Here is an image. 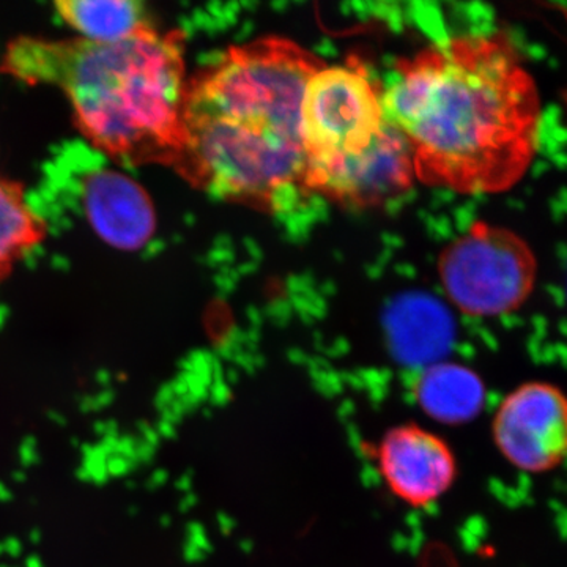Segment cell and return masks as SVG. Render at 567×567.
<instances>
[{
  "instance_id": "cell-1",
  "label": "cell",
  "mask_w": 567,
  "mask_h": 567,
  "mask_svg": "<svg viewBox=\"0 0 567 567\" xmlns=\"http://www.w3.org/2000/svg\"><path fill=\"white\" fill-rule=\"evenodd\" d=\"M383 111L412 148L417 181L462 194L516 186L543 128L535 78L503 33L454 37L399 62Z\"/></svg>"
},
{
  "instance_id": "cell-2",
  "label": "cell",
  "mask_w": 567,
  "mask_h": 567,
  "mask_svg": "<svg viewBox=\"0 0 567 567\" xmlns=\"http://www.w3.org/2000/svg\"><path fill=\"white\" fill-rule=\"evenodd\" d=\"M323 65L276 37L230 48L188 80L175 166L197 188L257 210L306 196L301 103Z\"/></svg>"
},
{
  "instance_id": "cell-3",
  "label": "cell",
  "mask_w": 567,
  "mask_h": 567,
  "mask_svg": "<svg viewBox=\"0 0 567 567\" xmlns=\"http://www.w3.org/2000/svg\"><path fill=\"white\" fill-rule=\"evenodd\" d=\"M3 70L61 89L84 136L115 158L177 163L188 87L177 32L148 25L114 43L21 39Z\"/></svg>"
},
{
  "instance_id": "cell-4",
  "label": "cell",
  "mask_w": 567,
  "mask_h": 567,
  "mask_svg": "<svg viewBox=\"0 0 567 567\" xmlns=\"http://www.w3.org/2000/svg\"><path fill=\"white\" fill-rule=\"evenodd\" d=\"M388 126L383 92L363 62L317 70L301 103L306 193L315 178L371 151Z\"/></svg>"
},
{
  "instance_id": "cell-5",
  "label": "cell",
  "mask_w": 567,
  "mask_h": 567,
  "mask_svg": "<svg viewBox=\"0 0 567 567\" xmlns=\"http://www.w3.org/2000/svg\"><path fill=\"white\" fill-rule=\"evenodd\" d=\"M446 297L470 317L517 311L535 289L537 260L527 241L506 227L477 221L440 256Z\"/></svg>"
},
{
  "instance_id": "cell-6",
  "label": "cell",
  "mask_w": 567,
  "mask_h": 567,
  "mask_svg": "<svg viewBox=\"0 0 567 567\" xmlns=\"http://www.w3.org/2000/svg\"><path fill=\"white\" fill-rule=\"evenodd\" d=\"M492 439L507 464L547 473L567 458V395L546 382L517 386L496 406Z\"/></svg>"
},
{
  "instance_id": "cell-7",
  "label": "cell",
  "mask_w": 567,
  "mask_h": 567,
  "mask_svg": "<svg viewBox=\"0 0 567 567\" xmlns=\"http://www.w3.org/2000/svg\"><path fill=\"white\" fill-rule=\"evenodd\" d=\"M377 466L388 491L405 505L439 502L457 477V461L442 436L406 423L386 431L377 446Z\"/></svg>"
},
{
  "instance_id": "cell-8",
  "label": "cell",
  "mask_w": 567,
  "mask_h": 567,
  "mask_svg": "<svg viewBox=\"0 0 567 567\" xmlns=\"http://www.w3.org/2000/svg\"><path fill=\"white\" fill-rule=\"evenodd\" d=\"M412 148L404 134L390 122L382 140L371 151L315 178L308 193L322 194L334 203L371 207L393 199L412 186Z\"/></svg>"
},
{
  "instance_id": "cell-9",
  "label": "cell",
  "mask_w": 567,
  "mask_h": 567,
  "mask_svg": "<svg viewBox=\"0 0 567 567\" xmlns=\"http://www.w3.org/2000/svg\"><path fill=\"white\" fill-rule=\"evenodd\" d=\"M89 216L104 240L136 248L151 238L155 216L147 194L118 174H100L85 189Z\"/></svg>"
},
{
  "instance_id": "cell-10",
  "label": "cell",
  "mask_w": 567,
  "mask_h": 567,
  "mask_svg": "<svg viewBox=\"0 0 567 567\" xmlns=\"http://www.w3.org/2000/svg\"><path fill=\"white\" fill-rule=\"evenodd\" d=\"M416 405L443 424H465L483 412L486 386L473 369L464 364L427 365L413 385Z\"/></svg>"
},
{
  "instance_id": "cell-11",
  "label": "cell",
  "mask_w": 567,
  "mask_h": 567,
  "mask_svg": "<svg viewBox=\"0 0 567 567\" xmlns=\"http://www.w3.org/2000/svg\"><path fill=\"white\" fill-rule=\"evenodd\" d=\"M63 21L91 43H114L148 28L140 2L133 0H71L55 3Z\"/></svg>"
},
{
  "instance_id": "cell-12",
  "label": "cell",
  "mask_w": 567,
  "mask_h": 567,
  "mask_svg": "<svg viewBox=\"0 0 567 567\" xmlns=\"http://www.w3.org/2000/svg\"><path fill=\"white\" fill-rule=\"evenodd\" d=\"M44 224L17 183L0 178V279L39 246Z\"/></svg>"
},
{
  "instance_id": "cell-13",
  "label": "cell",
  "mask_w": 567,
  "mask_h": 567,
  "mask_svg": "<svg viewBox=\"0 0 567 567\" xmlns=\"http://www.w3.org/2000/svg\"><path fill=\"white\" fill-rule=\"evenodd\" d=\"M393 319L394 342L409 358L427 360L429 352L439 350L445 342V319L435 305L409 301L394 312Z\"/></svg>"
}]
</instances>
